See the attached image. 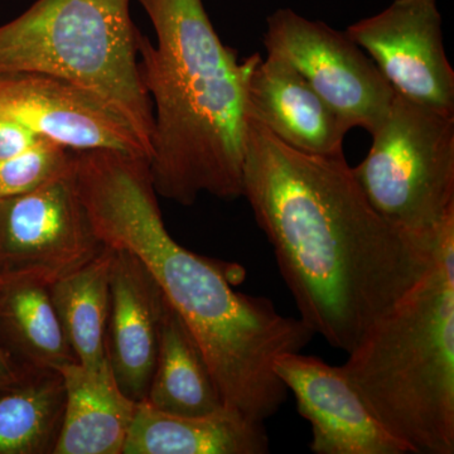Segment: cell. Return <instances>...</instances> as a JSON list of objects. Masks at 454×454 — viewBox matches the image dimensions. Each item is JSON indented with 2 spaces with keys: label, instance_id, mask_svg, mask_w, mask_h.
Returning <instances> with one entry per match:
<instances>
[{
  "label": "cell",
  "instance_id": "1",
  "mask_svg": "<svg viewBox=\"0 0 454 454\" xmlns=\"http://www.w3.org/2000/svg\"><path fill=\"white\" fill-rule=\"evenodd\" d=\"M243 197L273 247L300 318L346 354L413 291L434 259L442 227L427 236L394 225L372 207L343 154L295 151L250 113Z\"/></svg>",
  "mask_w": 454,
  "mask_h": 454
},
{
  "label": "cell",
  "instance_id": "2",
  "mask_svg": "<svg viewBox=\"0 0 454 454\" xmlns=\"http://www.w3.org/2000/svg\"><path fill=\"white\" fill-rule=\"evenodd\" d=\"M77 193L101 243L125 249L151 271L193 334L227 408L262 422L279 411L288 389L278 357L301 352L315 333L278 312L265 297L236 291L243 269L179 245L164 225L149 160L113 151L74 152Z\"/></svg>",
  "mask_w": 454,
  "mask_h": 454
},
{
  "label": "cell",
  "instance_id": "3",
  "mask_svg": "<svg viewBox=\"0 0 454 454\" xmlns=\"http://www.w3.org/2000/svg\"><path fill=\"white\" fill-rule=\"evenodd\" d=\"M155 31L140 33L138 68L153 107L149 172L157 195L182 206L202 193L243 197L249 80L259 53L239 59L202 0H138Z\"/></svg>",
  "mask_w": 454,
  "mask_h": 454
},
{
  "label": "cell",
  "instance_id": "4",
  "mask_svg": "<svg viewBox=\"0 0 454 454\" xmlns=\"http://www.w3.org/2000/svg\"><path fill=\"white\" fill-rule=\"evenodd\" d=\"M348 355L343 372L411 454L454 453V217L423 279Z\"/></svg>",
  "mask_w": 454,
  "mask_h": 454
},
{
  "label": "cell",
  "instance_id": "5",
  "mask_svg": "<svg viewBox=\"0 0 454 454\" xmlns=\"http://www.w3.org/2000/svg\"><path fill=\"white\" fill-rule=\"evenodd\" d=\"M130 0H37L0 26V74L41 73L88 90L151 153L153 107L140 80ZM151 158V157H149Z\"/></svg>",
  "mask_w": 454,
  "mask_h": 454
},
{
  "label": "cell",
  "instance_id": "6",
  "mask_svg": "<svg viewBox=\"0 0 454 454\" xmlns=\"http://www.w3.org/2000/svg\"><path fill=\"white\" fill-rule=\"evenodd\" d=\"M355 178L379 214L418 235L454 217V114L396 94Z\"/></svg>",
  "mask_w": 454,
  "mask_h": 454
},
{
  "label": "cell",
  "instance_id": "7",
  "mask_svg": "<svg viewBox=\"0 0 454 454\" xmlns=\"http://www.w3.org/2000/svg\"><path fill=\"white\" fill-rule=\"evenodd\" d=\"M264 46L303 76L346 129L372 134L389 114L395 91L346 32L278 9L268 17Z\"/></svg>",
  "mask_w": 454,
  "mask_h": 454
},
{
  "label": "cell",
  "instance_id": "8",
  "mask_svg": "<svg viewBox=\"0 0 454 454\" xmlns=\"http://www.w3.org/2000/svg\"><path fill=\"white\" fill-rule=\"evenodd\" d=\"M104 247L77 193L74 166L35 190L0 200V278L51 286Z\"/></svg>",
  "mask_w": 454,
  "mask_h": 454
},
{
  "label": "cell",
  "instance_id": "9",
  "mask_svg": "<svg viewBox=\"0 0 454 454\" xmlns=\"http://www.w3.org/2000/svg\"><path fill=\"white\" fill-rule=\"evenodd\" d=\"M346 35L366 51L396 94L454 114V70L448 61L437 0H394Z\"/></svg>",
  "mask_w": 454,
  "mask_h": 454
},
{
  "label": "cell",
  "instance_id": "10",
  "mask_svg": "<svg viewBox=\"0 0 454 454\" xmlns=\"http://www.w3.org/2000/svg\"><path fill=\"white\" fill-rule=\"evenodd\" d=\"M0 119L73 151L113 149L149 160L129 122L88 90L41 73L0 74Z\"/></svg>",
  "mask_w": 454,
  "mask_h": 454
},
{
  "label": "cell",
  "instance_id": "11",
  "mask_svg": "<svg viewBox=\"0 0 454 454\" xmlns=\"http://www.w3.org/2000/svg\"><path fill=\"white\" fill-rule=\"evenodd\" d=\"M274 372L312 427L313 453L411 454L385 429L342 367L289 352L277 358Z\"/></svg>",
  "mask_w": 454,
  "mask_h": 454
},
{
  "label": "cell",
  "instance_id": "12",
  "mask_svg": "<svg viewBox=\"0 0 454 454\" xmlns=\"http://www.w3.org/2000/svg\"><path fill=\"white\" fill-rule=\"evenodd\" d=\"M166 307L164 293L145 265L128 250L114 249L106 358L122 393L137 403L148 394Z\"/></svg>",
  "mask_w": 454,
  "mask_h": 454
},
{
  "label": "cell",
  "instance_id": "13",
  "mask_svg": "<svg viewBox=\"0 0 454 454\" xmlns=\"http://www.w3.org/2000/svg\"><path fill=\"white\" fill-rule=\"evenodd\" d=\"M249 113L295 151L343 154L348 129L292 65L268 55L249 80Z\"/></svg>",
  "mask_w": 454,
  "mask_h": 454
},
{
  "label": "cell",
  "instance_id": "14",
  "mask_svg": "<svg viewBox=\"0 0 454 454\" xmlns=\"http://www.w3.org/2000/svg\"><path fill=\"white\" fill-rule=\"evenodd\" d=\"M264 423L223 406L205 415H178L139 402L122 454H265Z\"/></svg>",
  "mask_w": 454,
  "mask_h": 454
},
{
  "label": "cell",
  "instance_id": "15",
  "mask_svg": "<svg viewBox=\"0 0 454 454\" xmlns=\"http://www.w3.org/2000/svg\"><path fill=\"white\" fill-rule=\"evenodd\" d=\"M65 384V408L53 454H122L138 403L122 393L109 363H79L57 370Z\"/></svg>",
  "mask_w": 454,
  "mask_h": 454
},
{
  "label": "cell",
  "instance_id": "16",
  "mask_svg": "<svg viewBox=\"0 0 454 454\" xmlns=\"http://www.w3.org/2000/svg\"><path fill=\"white\" fill-rule=\"evenodd\" d=\"M143 402L178 415L210 414L225 406L199 343L168 301L157 363Z\"/></svg>",
  "mask_w": 454,
  "mask_h": 454
},
{
  "label": "cell",
  "instance_id": "17",
  "mask_svg": "<svg viewBox=\"0 0 454 454\" xmlns=\"http://www.w3.org/2000/svg\"><path fill=\"white\" fill-rule=\"evenodd\" d=\"M0 339L20 365L59 370L77 363L49 286L0 278Z\"/></svg>",
  "mask_w": 454,
  "mask_h": 454
},
{
  "label": "cell",
  "instance_id": "18",
  "mask_svg": "<svg viewBox=\"0 0 454 454\" xmlns=\"http://www.w3.org/2000/svg\"><path fill=\"white\" fill-rule=\"evenodd\" d=\"M113 247L50 286L53 306L80 365H106V336L110 304Z\"/></svg>",
  "mask_w": 454,
  "mask_h": 454
},
{
  "label": "cell",
  "instance_id": "19",
  "mask_svg": "<svg viewBox=\"0 0 454 454\" xmlns=\"http://www.w3.org/2000/svg\"><path fill=\"white\" fill-rule=\"evenodd\" d=\"M65 408V384L56 370L28 369L0 390V454H53Z\"/></svg>",
  "mask_w": 454,
  "mask_h": 454
},
{
  "label": "cell",
  "instance_id": "20",
  "mask_svg": "<svg viewBox=\"0 0 454 454\" xmlns=\"http://www.w3.org/2000/svg\"><path fill=\"white\" fill-rule=\"evenodd\" d=\"M74 160L73 149L42 137L22 153L0 162V200L41 187L71 169Z\"/></svg>",
  "mask_w": 454,
  "mask_h": 454
},
{
  "label": "cell",
  "instance_id": "21",
  "mask_svg": "<svg viewBox=\"0 0 454 454\" xmlns=\"http://www.w3.org/2000/svg\"><path fill=\"white\" fill-rule=\"evenodd\" d=\"M42 138L18 122L0 119V162L22 153Z\"/></svg>",
  "mask_w": 454,
  "mask_h": 454
},
{
  "label": "cell",
  "instance_id": "22",
  "mask_svg": "<svg viewBox=\"0 0 454 454\" xmlns=\"http://www.w3.org/2000/svg\"><path fill=\"white\" fill-rule=\"evenodd\" d=\"M27 370L28 367L20 365L0 339V390L20 381L26 375Z\"/></svg>",
  "mask_w": 454,
  "mask_h": 454
}]
</instances>
